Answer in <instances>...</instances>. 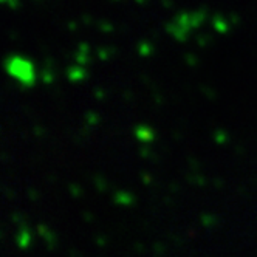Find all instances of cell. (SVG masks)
Returning a JSON list of instances; mask_svg holds the SVG:
<instances>
[{
  "label": "cell",
  "instance_id": "6da1fadb",
  "mask_svg": "<svg viewBox=\"0 0 257 257\" xmlns=\"http://www.w3.org/2000/svg\"><path fill=\"white\" fill-rule=\"evenodd\" d=\"M7 70L10 71L13 78L21 81L25 85H31L36 79L33 64L21 56H11L7 62Z\"/></svg>",
  "mask_w": 257,
  "mask_h": 257
}]
</instances>
